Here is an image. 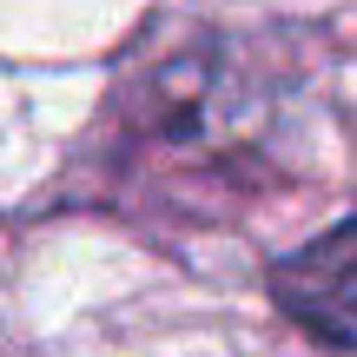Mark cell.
<instances>
[{
    "label": "cell",
    "mask_w": 357,
    "mask_h": 357,
    "mask_svg": "<svg viewBox=\"0 0 357 357\" xmlns=\"http://www.w3.org/2000/svg\"><path fill=\"white\" fill-rule=\"evenodd\" d=\"M271 298L298 331L324 337L337 351H357V218L284 252L271 265Z\"/></svg>",
    "instance_id": "obj_1"
}]
</instances>
